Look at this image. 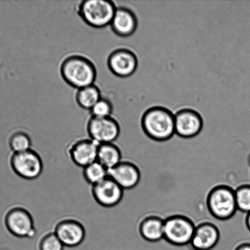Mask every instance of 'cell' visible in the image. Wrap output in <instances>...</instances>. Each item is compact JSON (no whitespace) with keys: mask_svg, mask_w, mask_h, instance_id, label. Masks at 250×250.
<instances>
[{"mask_svg":"<svg viewBox=\"0 0 250 250\" xmlns=\"http://www.w3.org/2000/svg\"><path fill=\"white\" fill-rule=\"evenodd\" d=\"M117 7L110 0H85L78 7V14L86 24L94 28L110 25Z\"/></svg>","mask_w":250,"mask_h":250,"instance_id":"obj_3","label":"cell"},{"mask_svg":"<svg viewBox=\"0 0 250 250\" xmlns=\"http://www.w3.org/2000/svg\"><path fill=\"white\" fill-rule=\"evenodd\" d=\"M110 26L116 35L127 38L136 31L138 21L132 10L126 7H117Z\"/></svg>","mask_w":250,"mask_h":250,"instance_id":"obj_15","label":"cell"},{"mask_svg":"<svg viewBox=\"0 0 250 250\" xmlns=\"http://www.w3.org/2000/svg\"><path fill=\"white\" fill-rule=\"evenodd\" d=\"M109 176L124 190L132 189L140 180L139 169L131 162L122 160L109 170Z\"/></svg>","mask_w":250,"mask_h":250,"instance_id":"obj_14","label":"cell"},{"mask_svg":"<svg viewBox=\"0 0 250 250\" xmlns=\"http://www.w3.org/2000/svg\"><path fill=\"white\" fill-rule=\"evenodd\" d=\"M4 225L9 233L18 238H33L36 229L29 210L21 207H13L4 216Z\"/></svg>","mask_w":250,"mask_h":250,"instance_id":"obj_6","label":"cell"},{"mask_svg":"<svg viewBox=\"0 0 250 250\" xmlns=\"http://www.w3.org/2000/svg\"><path fill=\"white\" fill-rule=\"evenodd\" d=\"M236 250H250V243L242 244Z\"/></svg>","mask_w":250,"mask_h":250,"instance_id":"obj_25","label":"cell"},{"mask_svg":"<svg viewBox=\"0 0 250 250\" xmlns=\"http://www.w3.org/2000/svg\"><path fill=\"white\" fill-rule=\"evenodd\" d=\"M101 98L100 90L95 84L78 89L75 96L78 106L87 110L91 109Z\"/></svg>","mask_w":250,"mask_h":250,"instance_id":"obj_19","label":"cell"},{"mask_svg":"<svg viewBox=\"0 0 250 250\" xmlns=\"http://www.w3.org/2000/svg\"><path fill=\"white\" fill-rule=\"evenodd\" d=\"M31 137L25 132L17 131L9 137V148L14 153L28 150L31 149Z\"/></svg>","mask_w":250,"mask_h":250,"instance_id":"obj_21","label":"cell"},{"mask_svg":"<svg viewBox=\"0 0 250 250\" xmlns=\"http://www.w3.org/2000/svg\"><path fill=\"white\" fill-rule=\"evenodd\" d=\"M12 170L19 177L34 180L41 175L44 169L43 159L33 149L13 153L10 159Z\"/></svg>","mask_w":250,"mask_h":250,"instance_id":"obj_5","label":"cell"},{"mask_svg":"<svg viewBox=\"0 0 250 250\" xmlns=\"http://www.w3.org/2000/svg\"><path fill=\"white\" fill-rule=\"evenodd\" d=\"M92 195L98 204L104 208H114L123 200L124 190L108 176L99 183L92 186Z\"/></svg>","mask_w":250,"mask_h":250,"instance_id":"obj_11","label":"cell"},{"mask_svg":"<svg viewBox=\"0 0 250 250\" xmlns=\"http://www.w3.org/2000/svg\"><path fill=\"white\" fill-rule=\"evenodd\" d=\"M97 161L109 170L122 161L121 149L114 143L99 144Z\"/></svg>","mask_w":250,"mask_h":250,"instance_id":"obj_17","label":"cell"},{"mask_svg":"<svg viewBox=\"0 0 250 250\" xmlns=\"http://www.w3.org/2000/svg\"><path fill=\"white\" fill-rule=\"evenodd\" d=\"M141 126L144 133L151 139L166 141L175 134V116L165 107H153L144 112Z\"/></svg>","mask_w":250,"mask_h":250,"instance_id":"obj_2","label":"cell"},{"mask_svg":"<svg viewBox=\"0 0 250 250\" xmlns=\"http://www.w3.org/2000/svg\"><path fill=\"white\" fill-rule=\"evenodd\" d=\"M39 250H65L66 247L55 234L48 232L42 237L38 244Z\"/></svg>","mask_w":250,"mask_h":250,"instance_id":"obj_23","label":"cell"},{"mask_svg":"<svg viewBox=\"0 0 250 250\" xmlns=\"http://www.w3.org/2000/svg\"><path fill=\"white\" fill-rule=\"evenodd\" d=\"M53 232L68 249L79 247L84 242L86 237V230L82 223L70 218L59 221Z\"/></svg>","mask_w":250,"mask_h":250,"instance_id":"obj_9","label":"cell"},{"mask_svg":"<svg viewBox=\"0 0 250 250\" xmlns=\"http://www.w3.org/2000/svg\"><path fill=\"white\" fill-rule=\"evenodd\" d=\"M107 65L110 72L116 77L127 78L136 72L138 59L136 54L129 49H116L109 56Z\"/></svg>","mask_w":250,"mask_h":250,"instance_id":"obj_10","label":"cell"},{"mask_svg":"<svg viewBox=\"0 0 250 250\" xmlns=\"http://www.w3.org/2000/svg\"><path fill=\"white\" fill-rule=\"evenodd\" d=\"M175 134L182 138L190 139L202 131L204 122L201 115L195 110L183 109L175 116Z\"/></svg>","mask_w":250,"mask_h":250,"instance_id":"obj_12","label":"cell"},{"mask_svg":"<svg viewBox=\"0 0 250 250\" xmlns=\"http://www.w3.org/2000/svg\"><path fill=\"white\" fill-rule=\"evenodd\" d=\"M246 224L247 228H248V229H249V231H250V212L248 214H247V219H246Z\"/></svg>","mask_w":250,"mask_h":250,"instance_id":"obj_26","label":"cell"},{"mask_svg":"<svg viewBox=\"0 0 250 250\" xmlns=\"http://www.w3.org/2000/svg\"><path fill=\"white\" fill-rule=\"evenodd\" d=\"M99 146L91 139L78 140L71 145L68 154L76 166L83 168L97 161Z\"/></svg>","mask_w":250,"mask_h":250,"instance_id":"obj_13","label":"cell"},{"mask_svg":"<svg viewBox=\"0 0 250 250\" xmlns=\"http://www.w3.org/2000/svg\"><path fill=\"white\" fill-rule=\"evenodd\" d=\"M140 232L149 241H160L164 238V221L158 217H149L142 223Z\"/></svg>","mask_w":250,"mask_h":250,"instance_id":"obj_18","label":"cell"},{"mask_svg":"<svg viewBox=\"0 0 250 250\" xmlns=\"http://www.w3.org/2000/svg\"><path fill=\"white\" fill-rule=\"evenodd\" d=\"M196 227L187 218L174 216L164 222V238L175 246L190 244L194 235Z\"/></svg>","mask_w":250,"mask_h":250,"instance_id":"obj_7","label":"cell"},{"mask_svg":"<svg viewBox=\"0 0 250 250\" xmlns=\"http://www.w3.org/2000/svg\"><path fill=\"white\" fill-rule=\"evenodd\" d=\"M237 209L249 214L250 212V185H245L235 191Z\"/></svg>","mask_w":250,"mask_h":250,"instance_id":"obj_22","label":"cell"},{"mask_svg":"<svg viewBox=\"0 0 250 250\" xmlns=\"http://www.w3.org/2000/svg\"><path fill=\"white\" fill-rule=\"evenodd\" d=\"M220 241V232L216 226L204 224L196 227L190 245L196 250H211Z\"/></svg>","mask_w":250,"mask_h":250,"instance_id":"obj_16","label":"cell"},{"mask_svg":"<svg viewBox=\"0 0 250 250\" xmlns=\"http://www.w3.org/2000/svg\"><path fill=\"white\" fill-rule=\"evenodd\" d=\"M87 131L90 139L99 144L114 143L121 134V127L112 117H92L88 121Z\"/></svg>","mask_w":250,"mask_h":250,"instance_id":"obj_8","label":"cell"},{"mask_svg":"<svg viewBox=\"0 0 250 250\" xmlns=\"http://www.w3.org/2000/svg\"><path fill=\"white\" fill-rule=\"evenodd\" d=\"M60 73L68 84L78 90L94 84L97 78L94 63L82 55H71L65 58L61 63Z\"/></svg>","mask_w":250,"mask_h":250,"instance_id":"obj_1","label":"cell"},{"mask_svg":"<svg viewBox=\"0 0 250 250\" xmlns=\"http://www.w3.org/2000/svg\"><path fill=\"white\" fill-rule=\"evenodd\" d=\"M209 211L220 220H227L237 211L235 190L227 186H219L210 192L207 200Z\"/></svg>","mask_w":250,"mask_h":250,"instance_id":"obj_4","label":"cell"},{"mask_svg":"<svg viewBox=\"0 0 250 250\" xmlns=\"http://www.w3.org/2000/svg\"><path fill=\"white\" fill-rule=\"evenodd\" d=\"M85 180L92 186L101 182L109 176V170L97 161L83 168Z\"/></svg>","mask_w":250,"mask_h":250,"instance_id":"obj_20","label":"cell"},{"mask_svg":"<svg viewBox=\"0 0 250 250\" xmlns=\"http://www.w3.org/2000/svg\"><path fill=\"white\" fill-rule=\"evenodd\" d=\"M114 111L112 103L109 99L101 98L90 110L92 117H109Z\"/></svg>","mask_w":250,"mask_h":250,"instance_id":"obj_24","label":"cell"}]
</instances>
